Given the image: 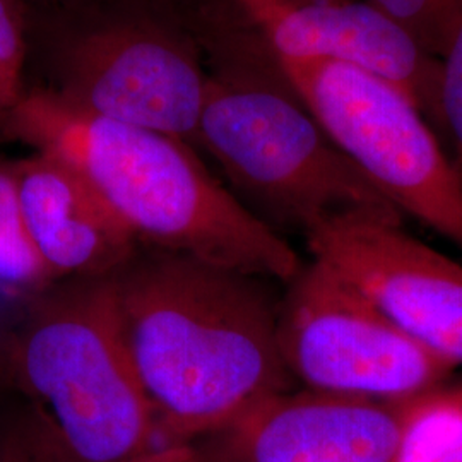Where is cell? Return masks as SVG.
Listing matches in <instances>:
<instances>
[{"instance_id":"17","label":"cell","mask_w":462,"mask_h":462,"mask_svg":"<svg viewBox=\"0 0 462 462\" xmlns=\"http://www.w3.org/2000/svg\"><path fill=\"white\" fill-rule=\"evenodd\" d=\"M24 64V36L16 0H0V116L11 110L21 97Z\"/></svg>"},{"instance_id":"1","label":"cell","mask_w":462,"mask_h":462,"mask_svg":"<svg viewBox=\"0 0 462 462\" xmlns=\"http://www.w3.org/2000/svg\"><path fill=\"white\" fill-rule=\"evenodd\" d=\"M116 322L163 446L189 447L293 382L257 278L141 247L110 278Z\"/></svg>"},{"instance_id":"12","label":"cell","mask_w":462,"mask_h":462,"mask_svg":"<svg viewBox=\"0 0 462 462\" xmlns=\"http://www.w3.org/2000/svg\"><path fill=\"white\" fill-rule=\"evenodd\" d=\"M394 462H462V391H430L404 402Z\"/></svg>"},{"instance_id":"16","label":"cell","mask_w":462,"mask_h":462,"mask_svg":"<svg viewBox=\"0 0 462 462\" xmlns=\"http://www.w3.org/2000/svg\"><path fill=\"white\" fill-rule=\"evenodd\" d=\"M399 21L414 38L440 57L459 16L462 0H366Z\"/></svg>"},{"instance_id":"14","label":"cell","mask_w":462,"mask_h":462,"mask_svg":"<svg viewBox=\"0 0 462 462\" xmlns=\"http://www.w3.org/2000/svg\"><path fill=\"white\" fill-rule=\"evenodd\" d=\"M55 282L34 247L17 198L13 165H0V288L30 298Z\"/></svg>"},{"instance_id":"5","label":"cell","mask_w":462,"mask_h":462,"mask_svg":"<svg viewBox=\"0 0 462 462\" xmlns=\"http://www.w3.org/2000/svg\"><path fill=\"white\" fill-rule=\"evenodd\" d=\"M278 62L322 131L365 179L401 215L462 252L461 177L413 101L355 67L320 59Z\"/></svg>"},{"instance_id":"10","label":"cell","mask_w":462,"mask_h":462,"mask_svg":"<svg viewBox=\"0 0 462 462\" xmlns=\"http://www.w3.org/2000/svg\"><path fill=\"white\" fill-rule=\"evenodd\" d=\"M278 59H320L393 84L427 116H439L440 60L394 17L366 0H290L263 32Z\"/></svg>"},{"instance_id":"7","label":"cell","mask_w":462,"mask_h":462,"mask_svg":"<svg viewBox=\"0 0 462 462\" xmlns=\"http://www.w3.org/2000/svg\"><path fill=\"white\" fill-rule=\"evenodd\" d=\"M208 83L189 40L148 19H120L67 42L51 91L86 114L196 141Z\"/></svg>"},{"instance_id":"8","label":"cell","mask_w":462,"mask_h":462,"mask_svg":"<svg viewBox=\"0 0 462 462\" xmlns=\"http://www.w3.org/2000/svg\"><path fill=\"white\" fill-rule=\"evenodd\" d=\"M305 236L312 261L364 295L396 328L454 368L462 365V265L370 216L330 219Z\"/></svg>"},{"instance_id":"3","label":"cell","mask_w":462,"mask_h":462,"mask_svg":"<svg viewBox=\"0 0 462 462\" xmlns=\"http://www.w3.org/2000/svg\"><path fill=\"white\" fill-rule=\"evenodd\" d=\"M5 370L88 461L146 462L170 448L118 329L110 278L55 281L26 298Z\"/></svg>"},{"instance_id":"13","label":"cell","mask_w":462,"mask_h":462,"mask_svg":"<svg viewBox=\"0 0 462 462\" xmlns=\"http://www.w3.org/2000/svg\"><path fill=\"white\" fill-rule=\"evenodd\" d=\"M190 447L166 448L146 462H187ZM0 462H91L67 444L47 411L30 399L0 404Z\"/></svg>"},{"instance_id":"4","label":"cell","mask_w":462,"mask_h":462,"mask_svg":"<svg viewBox=\"0 0 462 462\" xmlns=\"http://www.w3.org/2000/svg\"><path fill=\"white\" fill-rule=\"evenodd\" d=\"M196 143L274 230L307 235L346 216L402 219L322 131L276 55L209 78Z\"/></svg>"},{"instance_id":"18","label":"cell","mask_w":462,"mask_h":462,"mask_svg":"<svg viewBox=\"0 0 462 462\" xmlns=\"http://www.w3.org/2000/svg\"><path fill=\"white\" fill-rule=\"evenodd\" d=\"M263 32L267 30L282 11L288 7L290 0H233Z\"/></svg>"},{"instance_id":"20","label":"cell","mask_w":462,"mask_h":462,"mask_svg":"<svg viewBox=\"0 0 462 462\" xmlns=\"http://www.w3.org/2000/svg\"><path fill=\"white\" fill-rule=\"evenodd\" d=\"M187 462H190V457H189V461H187Z\"/></svg>"},{"instance_id":"11","label":"cell","mask_w":462,"mask_h":462,"mask_svg":"<svg viewBox=\"0 0 462 462\" xmlns=\"http://www.w3.org/2000/svg\"><path fill=\"white\" fill-rule=\"evenodd\" d=\"M13 171L24 223L55 281L112 278L143 247L62 160L36 152L13 163Z\"/></svg>"},{"instance_id":"15","label":"cell","mask_w":462,"mask_h":462,"mask_svg":"<svg viewBox=\"0 0 462 462\" xmlns=\"http://www.w3.org/2000/svg\"><path fill=\"white\" fill-rule=\"evenodd\" d=\"M437 129L446 135L448 156L462 180V9L440 57Z\"/></svg>"},{"instance_id":"6","label":"cell","mask_w":462,"mask_h":462,"mask_svg":"<svg viewBox=\"0 0 462 462\" xmlns=\"http://www.w3.org/2000/svg\"><path fill=\"white\" fill-rule=\"evenodd\" d=\"M278 346L291 379L307 389L382 402L423 396L454 370L315 261L288 282Z\"/></svg>"},{"instance_id":"19","label":"cell","mask_w":462,"mask_h":462,"mask_svg":"<svg viewBox=\"0 0 462 462\" xmlns=\"http://www.w3.org/2000/svg\"><path fill=\"white\" fill-rule=\"evenodd\" d=\"M5 343H7V332L0 330V404L4 402L2 396L5 393V387H9L7 370H5Z\"/></svg>"},{"instance_id":"9","label":"cell","mask_w":462,"mask_h":462,"mask_svg":"<svg viewBox=\"0 0 462 462\" xmlns=\"http://www.w3.org/2000/svg\"><path fill=\"white\" fill-rule=\"evenodd\" d=\"M404 402L284 391L200 439L190 462H394Z\"/></svg>"},{"instance_id":"2","label":"cell","mask_w":462,"mask_h":462,"mask_svg":"<svg viewBox=\"0 0 462 462\" xmlns=\"http://www.w3.org/2000/svg\"><path fill=\"white\" fill-rule=\"evenodd\" d=\"M0 131L72 166L143 247L286 284L303 267L187 141L86 114L51 89L23 95L0 116Z\"/></svg>"}]
</instances>
